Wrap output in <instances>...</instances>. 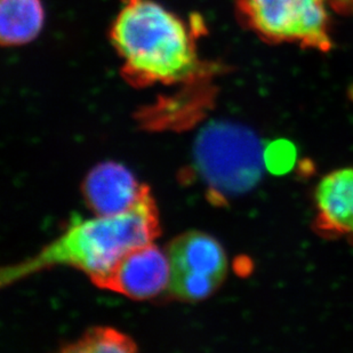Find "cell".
<instances>
[{"label": "cell", "mask_w": 353, "mask_h": 353, "mask_svg": "<svg viewBox=\"0 0 353 353\" xmlns=\"http://www.w3.org/2000/svg\"><path fill=\"white\" fill-rule=\"evenodd\" d=\"M137 344L130 336L109 327H97L83 334L79 340L62 349L63 352H135Z\"/></svg>", "instance_id": "30bf717a"}, {"label": "cell", "mask_w": 353, "mask_h": 353, "mask_svg": "<svg viewBox=\"0 0 353 353\" xmlns=\"http://www.w3.org/2000/svg\"><path fill=\"white\" fill-rule=\"evenodd\" d=\"M327 0H236L247 26L269 41L328 50Z\"/></svg>", "instance_id": "277c9868"}, {"label": "cell", "mask_w": 353, "mask_h": 353, "mask_svg": "<svg viewBox=\"0 0 353 353\" xmlns=\"http://www.w3.org/2000/svg\"><path fill=\"white\" fill-rule=\"evenodd\" d=\"M170 276L166 252L151 243L128 252L110 274L97 280L95 285L133 300H149L167 290Z\"/></svg>", "instance_id": "8992f818"}, {"label": "cell", "mask_w": 353, "mask_h": 353, "mask_svg": "<svg viewBox=\"0 0 353 353\" xmlns=\"http://www.w3.org/2000/svg\"><path fill=\"white\" fill-rule=\"evenodd\" d=\"M170 276L167 290L183 301L205 300L223 283L228 257L215 238L200 231L176 236L166 250Z\"/></svg>", "instance_id": "5b68a950"}, {"label": "cell", "mask_w": 353, "mask_h": 353, "mask_svg": "<svg viewBox=\"0 0 353 353\" xmlns=\"http://www.w3.org/2000/svg\"><path fill=\"white\" fill-rule=\"evenodd\" d=\"M148 190L126 167L112 161L90 170L83 185L87 203L99 216H112L130 210Z\"/></svg>", "instance_id": "52a82bcc"}, {"label": "cell", "mask_w": 353, "mask_h": 353, "mask_svg": "<svg viewBox=\"0 0 353 353\" xmlns=\"http://www.w3.org/2000/svg\"><path fill=\"white\" fill-rule=\"evenodd\" d=\"M43 21L40 0H0V39L5 46L30 43L41 31Z\"/></svg>", "instance_id": "9c48e42d"}, {"label": "cell", "mask_w": 353, "mask_h": 353, "mask_svg": "<svg viewBox=\"0 0 353 353\" xmlns=\"http://www.w3.org/2000/svg\"><path fill=\"white\" fill-rule=\"evenodd\" d=\"M320 217L334 230L353 234V168L335 170L316 188Z\"/></svg>", "instance_id": "ba28073f"}, {"label": "cell", "mask_w": 353, "mask_h": 353, "mask_svg": "<svg viewBox=\"0 0 353 353\" xmlns=\"http://www.w3.org/2000/svg\"><path fill=\"white\" fill-rule=\"evenodd\" d=\"M160 232L159 216L149 190L130 210L112 216L74 222L63 234L34 256L5 268L1 286H8L43 269L68 265L83 271L94 283L116 267L128 252L154 243Z\"/></svg>", "instance_id": "6da1fadb"}, {"label": "cell", "mask_w": 353, "mask_h": 353, "mask_svg": "<svg viewBox=\"0 0 353 353\" xmlns=\"http://www.w3.org/2000/svg\"><path fill=\"white\" fill-rule=\"evenodd\" d=\"M110 38L137 85L181 83L199 71L194 30L152 0H123Z\"/></svg>", "instance_id": "7a4b0ae2"}, {"label": "cell", "mask_w": 353, "mask_h": 353, "mask_svg": "<svg viewBox=\"0 0 353 353\" xmlns=\"http://www.w3.org/2000/svg\"><path fill=\"white\" fill-rule=\"evenodd\" d=\"M332 3L340 10H353V0H332Z\"/></svg>", "instance_id": "7c38bea8"}, {"label": "cell", "mask_w": 353, "mask_h": 353, "mask_svg": "<svg viewBox=\"0 0 353 353\" xmlns=\"http://www.w3.org/2000/svg\"><path fill=\"white\" fill-rule=\"evenodd\" d=\"M196 158L203 176L228 194L252 189L263 170L264 152L259 139L230 123L205 128L196 140Z\"/></svg>", "instance_id": "3957f363"}, {"label": "cell", "mask_w": 353, "mask_h": 353, "mask_svg": "<svg viewBox=\"0 0 353 353\" xmlns=\"http://www.w3.org/2000/svg\"><path fill=\"white\" fill-rule=\"evenodd\" d=\"M296 149L290 141L278 140L264 149V166L271 173L281 175L290 172L296 161Z\"/></svg>", "instance_id": "8fae6325"}]
</instances>
